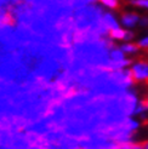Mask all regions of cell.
<instances>
[{"label": "cell", "instance_id": "cell-1", "mask_svg": "<svg viewBox=\"0 0 148 149\" xmlns=\"http://www.w3.org/2000/svg\"><path fill=\"white\" fill-rule=\"evenodd\" d=\"M108 68L112 70H123L130 67L131 61L126 55L123 52V50L118 46H113L108 50Z\"/></svg>", "mask_w": 148, "mask_h": 149}, {"label": "cell", "instance_id": "cell-2", "mask_svg": "<svg viewBox=\"0 0 148 149\" xmlns=\"http://www.w3.org/2000/svg\"><path fill=\"white\" fill-rule=\"evenodd\" d=\"M131 79L136 84H148V59L138 58L132 59L129 67Z\"/></svg>", "mask_w": 148, "mask_h": 149}, {"label": "cell", "instance_id": "cell-3", "mask_svg": "<svg viewBox=\"0 0 148 149\" xmlns=\"http://www.w3.org/2000/svg\"><path fill=\"white\" fill-rule=\"evenodd\" d=\"M109 39L117 41V42H124V41H134L135 39V32L132 29H126L121 26H118L113 29L108 31Z\"/></svg>", "mask_w": 148, "mask_h": 149}, {"label": "cell", "instance_id": "cell-4", "mask_svg": "<svg viewBox=\"0 0 148 149\" xmlns=\"http://www.w3.org/2000/svg\"><path fill=\"white\" fill-rule=\"evenodd\" d=\"M140 19H141V15L137 13L134 10L124 11L119 16V23L121 27L126 29H134L140 26Z\"/></svg>", "mask_w": 148, "mask_h": 149}, {"label": "cell", "instance_id": "cell-5", "mask_svg": "<svg viewBox=\"0 0 148 149\" xmlns=\"http://www.w3.org/2000/svg\"><path fill=\"white\" fill-rule=\"evenodd\" d=\"M102 24L103 27L106 28V31H110V29H113L118 26H120L119 23V17L117 16V15L112 11H109V12H106L105 15H103V17H102Z\"/></svg>", "mask_w": 148, "mask_h": 149}, {"label": "cell", "instance_id": "cell-6", "mask_svg": "<svg viewBox=\"0 0 148 149\" xmlns=\"http://www.w3.org/2000/svg\"><path fill=\"white\" fill-rule=\"evenodd\" d=\"M119 47L123 50V52L128 57H134L137 56L140 52H141V49L137 45V42L135 41H124L119 44Z\"/></svg>", "mask_w": 148, "mask_h": 149}, {"label": "cell", "instance_id": "cell-7", "mask_svg": "<svg viewBox=\"0 0 148 149\" xmlns=\"http://www.w3.org/2000/svg\"><path fill=\"white\" fill-rule=\"evenodd\" d=\"M97 4L108 11H117L120 9L121 0H97Z\"/></svg>", "mask_w": 148, "mask_h": 149}, {"label": "cell", "instance_id": "cell-8", "mask_svg": "<svg viewBox=\"0 0 148 149\" xmlns=\"http://www.w3.org/2000/svg\"><path fill=\"white\" fill-rule=\"evenodd\" d=\"M129 5L135 9L148 11V0H129Z\"/></svg>", "mask_w": 148, "mask_h": 149}, {"label": "cell", "instance_id": "cell-9", "mask_svg": "<svg viewBox=\"0 0 148 149\" xmlns=\"http://www.w3.org/2000/svg\"><path fill=\"white\" fill-rule=\"evenodd\" d=\"M137 45L140 46L141 50H145V51H148V34L141 36V38L137 39Z\"/></svg>", "mask_w": 148, "mask_h": 149}, {"label": "cell", "instance_id": "cell-10", "mask_svg": "<svg viewBox=\"0 0 148 149\" xmlns=\"http://www.w3.org/2000/svg\"><path fill=\"white\" fill-rule=\"evenodd\" d=\"M140 27H142V28L148 27V16H141V19H140Z\"/></svg>", "mask_w": 148, "mask_h": 149}, {"label": "cell", "instance_id": "cell-11", "mask_svg": "<svg viewBox=\"0 0 148 149\" xmlns=\"http://www.w3.org/2000/svg\"><path fill=\"white\" fill-rule=\"evenodd\" d=\"M143 102V104H145V107H146V109L148 110V93H147V96H146V98L142 101Z\"/></svg>", "mask_w": 148, "mask_h": 149}, {"label": "cell", "instance_id": "cell-12", "mask_svg": "<svg viewBox=\"0 0 148 149\" xmlns=\"http://www.w3.org/2000/svg\"><path fill=\"white\" fill-rule=\"evenodd\" d=\"M142 149H148V141H146V142L142 143Z\"/></svg>", "mask_w": 148, "mask_h": 149}]
</instances>
